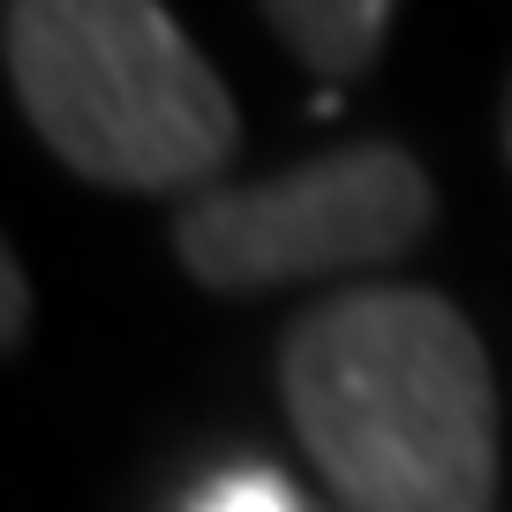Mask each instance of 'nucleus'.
Masks as SVG:
<instances>
[{
    "label": "nucleus",
    "instance_id": "f257e3e1",
    "mask_svg": "<svg viewBox=\"0 0 512 512\" xmlns=\"http://www.w3.org/2000/svg\"><path fill=\"white\" fill-rule=\"evenodd\" d=\"M279 392L339 512H490L497 377L430 287H347L302 309Z\"/></svg>",
    "mask_w": 512,
    "mask_h": 512
},
{
    "label": "nucleus",
    "instance_id": "20e7f679",
    "mask_svg": "<svg viewBox=\"0 0 512 512\" xmlns=\"http://www.w3.org/2000/svg\"><path fill=\"white\" fill-rule=\"evenodd\" d=\"M272 31H279V46L302 53L324 83H347L384 53L392 8H384V0H279Z\"/></svg>",
    "mask_w": 512,
    "mask_h": 512
},
{
    "label": "nucleus",
    "instance_id": "f03ea898",
    "mask_svg": "<svg viewBox=\"0 0 512 512\" xmlns=\"http://www.w3.org/2000/svg\"><path fill=\"white\" fill-rule=\"evenodd\" d=\"M8 91L68 174L136 196H204L241 151V113L159 0H16Z\"/></svg>",
    "mask_w": 512,
    "mask_h": 512
},
{
    "label": "nucleus",
    "instance_id": "39448f33",
    "mask_svg": "<svg viewBox=\"0 0 512 512\" xmlns=\"http://www.w3.org/2000/svg\"><path fill=\"white\" fill-rule=\"evenodd\" d=\"M309 497L294 490L279 467H226V475H211L204 490H196L189 512H302Z\"/></svg>",
    "mask_w": 512,
    "mask_h": 512
},
{
    "label": "nucleus",
    "instance_id": "6e6552de",
    "mask_svg": "<svg viewBox=\"0 0 512 512\" xmlns=\"http://www.w3.org/2000/svg\"><path fill=\"white\" fill-rule=\"evenodd\" d=\"M302 512H317V505H302Z\"/></svg>",
    "mask_w": 512,
    "mask_h": 512
},
{
    "label": "nucleus",
    "instance_id": "0eeeda50",
    "mask_svg": "<svg viewBox=\"0 0 512 512\" xmlns=\"http://www.w3.org/2000/svg\"><path fill=\"white\" fill-rule=\"evenodd\" d=\"M505 159H512V91H505Z\"/></svg>",
    "mask_w": 512,
    "mask_h": 512
},
{
    "label": "nucleus",
    "instance_id": "423d86ee",
    "mask_svg": "<svg viewBox=\"0 0 512 512\" xmlns=\"http://www.w3.org/2000/svg\"><path fill=\"white\" fill-rule=\"evenodd\" d=\"M23 332H31V279H23V256L0 249V347L16 354Z\"/></svg>",
    "mask_w": 512,
    "mask_h": 512
},
{
    "label": "nucleus",
    "instance_id": "7ed1b4c3",
    "mask_svg": "<svg viewBox=\"0 0 512 512\" xmlns=\"http://www.w3.org/2000/svg\"><path fill=\"white\" fill-rule=\"evenodd\" d=\"M437 219V189L400 144H347L249 189H204L174 211L181 272L211 294H264L324 272L400 264Z\"/></svg>",
    "mask_w": 512,
    "mask_h": 512
}]
</instances>
